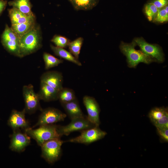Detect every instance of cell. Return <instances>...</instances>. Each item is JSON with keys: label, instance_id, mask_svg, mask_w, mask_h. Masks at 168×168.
Returning <instances> with one entry per match:
<instances>
[{"label": "cell", "instance_id": "14", "mask_svg": "<svg viewBox=\"0 0 168 168\" xmlns=\"http://www.w3.org/2000/svg\"><path fill=\"white\" fill-rule=\"evenodd\" d=\"M63 81L62 73L55 71L44 72L40 77V82L46 83L59 91L63 87Z\"/></svg>", "mask_w": 168, "mask_h": 168}, {"label": "cell", "instance_id": "13", "mask_svg": "<svg viewBox=\"0 0 168 168\" xmlns=\"http://www.w3.org/2000/svg\"><path fill=\"white\" fill-rule=\"evenodd\" d=\"M24 109L21 111L13 110L7 121L8 125L13 130L17 129L25 130L29 128V124L25 118Z\"/></svg>", "mask_w": 168, "mask_h": 168}, {"label": "cell", "instance_id": "10", "mask_svg": "<svg viewBox=\"0 0 168 168\" xmlns=\"http://www.w3.org/2000/svg\"><path fill=\"white\" fill-rule=\"evenodd\" d=\"M38 121L32 128L41 125L53 124L63 121L66 117V114L60 110L53 107H48L41 111Z\"/></svg>", "mask_w": 168, "mask_h": 168}, {"label": "cell", "instance_id": "1", "mask_svg": "<svg viewBox=\"0 0 168 168\" xmlns=\"http://www.w3.org/2000/svg\"><path fill=\"white\" fill-rule=\"evenodd\" d=\"M42 35L40 26L35 25L23 35L20 40V58L32 54L42 47Z\"/></svg>", "mask_w": 168, "mask_h": 168}, {"label": "cell", "instance_id": "5", "mask_svg": "<svg viewBox=\"0 0 168 168\" xmlns=\"http://www.w3.org/2000/svg\"><path fill=\"white\" fill-rule=\"evenodd\" d=\"M22 93L25 102L26 113L33 114L38 110H42L40 103V99L34 91V86L31 84L23 86Z\"/></svg>", "mask_w": 168, "mask_h": 168}, {"label": "cell", "instance_id": "32", "mask_svg": "<svg viewBox=\"0 0 168 168\" xmlns=\"http://www.w3.org/2000/svg\"><path fill=\"white\" fill-rule=\"evenodd\" d=\"M7 4V0H0V16L6 8Z\"/></svg>", "mask_w": 168, "mask_h": 168}, {"label": "cell", "instance_id": "16", "mask_svg": "<svg viewBox=\"0 0 168 168\" xmlns=\"http://www.w3.org/2000/svg\"><path fill=\"white\" fill-rule=\"evenodd\" d=\"M11 25L20 24L36 20L35 16H29L12 7L8 10Z\"/></svg>", "mask_w": 168, "mask_h": 168}, {"label": "cell", "instance_id": "19", "mask_svg": "<svg viewBox=\"0 0 168 168\" xmlns=\"http://www.w3.org/2000/svg\"><path fill=\"white\" fill-rule=\"evenodd\" d=\"M50 47L54 54L60 58L75 63L76 65L81 66V63L70 52L66 50L63 48L54 46L52 44L50 45Z\"/></svg>", "mask_w": 168, "mask_h": 168}, {"label": "cell", "instance_id": "23", "mask_svg": "<svg viewBox=\"0 0 168 168\" xmlns=\"http://www.w3.org/2000/svg\"><path fill=\"white\" fill-rule=\"evenodd\" d=\"M83 41V38L79 37L72 41H70L68 46L70 52L77 59L79 58Z\"/></svg>", "mask_w": 168, "mask_h": 168}, {"label": "cell", "instance_id": "29", "mask_svg": "<svg viewBox=\"0 0 168 168\" xmlns=\"http://www.w3.org/2000/svg\"><path fill=\"white\" fill-rule=\"evenodd\" d=\"M156 128H168V112H167L162 117L154 123Z\"/></svg>", "mask_w": 168, "mask_h": 168}, {"label": "cell", "instance_id": "7", "mask_svg": "<svg viewBox=\"0 0 168 168\" xmlns=\"http://www.w3.org/2000/svg\"><path fill=\"white\" fill-rule=\"evenodd\" d=\"M80 134L70 139L66 142L89 144L102 139L107 133L101 130L99 126H95L81 132Z\"/></svg>", "mask_w": 168, "mask_h": 168}, {"label": "cell", "instance_id": "24", "mask_svg": "<svg viewBox=\"0 0 168 168\" xmlns=\"http://www.w3.org/2000/svg\"><path fill=\"white\" fill-rule=\"evenodd\" d=\"M43 58L45 64V68L46 70L57 66L63 62L62 59L58 58L46 52L43 53Z\"/></svg>", "mask_w": 168, "mask_h": 168}, {"label": "cell", "instance_id": "18", "mask_svg": "<svg viewBox=\"0 0 168 168\" xmlns=\"http://www.w3.org/2000/svg\"><path fill=\"white\" fill-rule=\"evenodd\" d=\"M8 3L9 6L29 16L34 15L31 10L32 5L30 0H13Z\"/></svg>", "mask_w": 168, "mask_h": 168}, {"label": "cell", "instance_id": "22", "mask_svg": "<svg viewBox=\"0 0 168 168\" xmlns=\"http://www.w3.org/2000/svg\"><path fill=\"white\" fill-rule=\"evenodd\" d=\"M76 98L74 91L71 89L63 87L59 92L58 100L61 104L69 102Z\"/></svg>", "mask_w": 168, "mask_h": 168}, {"label": "cell", "instance_id": "21", "mask_svg": "<svg viewBox=\"0 0 168 168\" xmlns=\"http://www.w3.org/2000/svg\"><path fill=\"white\" fill-rule=\"evenodd\" d=\"M77 10H88L96 6L99 0H69Z\"/></svg>", "mask_w": 168, "mask_h": 168}, {"label": "cell", "instance_id": "20", "mask_svg": "<svg viewBox=\"0 0 168 168\" xmlns=\"http://www.w3.org/2000/svg\"><path fill=\"white\" fill-rule=\"evenodd\" d=\"M36 24V20L20 24L11 25V28L20 39Z\"/></svg>", "mask_w": 168, "mask_h": 168}, {"label": "cell", "instance_id": "25", "mask_svg": "<svg viewBox=\"0 0 168 168\" xmlns=\"http://www.w3.org/2000/svg\"><path fill=\"white\" fill-rule=\"evenodd\" d=\"M158 9L153 5L147 3L144 6L143 11L148 20L153 22L156 16Z\"/></svg>", "mask_w": 168, "mask_h": 168}, {"label": "cell", "instance_id": "8", "mask_svg": "<svg viewBox=\"0 0 168 168\" xmlns=\"http://www.w3.org/2000/svg\"><path fill=\"white\" fill-rule=\"evenodd\" d=\"M95 126H96L88 119L87 116H85L72 119L71 122L66 125H58L57 131L62 137L64 135L68 136L74 132H80Z\"/></svg>", "mask_w": 168, "mask_h": 168}, {"label": "cell", "instance_id": "3", "mask_svg": "<svg viewBox=\"0 0 168 168\" xmlns=\"http://www.w3.org/2000/svg\"><path fill=\"white\" fill-rule=\"evenodd\" d=\"M58 126L53 124L41 125L35 129L29 127L24 130L28 135L35 139L38 144L41 146L47 141L61 138V137L58 132Z\"/></svg>", "mask_w": 168, "mask_h": 168}, {"label": "cell", "instance_id": "15", "mask_svg": "<svg viewBox=\"0 0 168 168\" xmlns=\"http://www.w3.org/2000/svg\"><path fill=\"white\" fill-rule=\"evenodd\" d=\"M59 91L46 83L40 82L37 94L40 100L49 102L58 100Z\"/></svg>", "mask_w": 168, "mask_h": 168}, {"label": "cell", "instance_id": "31", "mask_svg": "<svg viewBox=\"0 0 168 168\" xmlns=\"http://www.w3.org/2000/svg\"><path fill=\"white\" fill-rule=\"evenodd\" d=\"M157 131L161 138L164 141H168V128H157Z\"/></svg>", "mask_w": 168, "mask_h": 168}, {"label": "cell", "instance_id": "2", "mask_svg": "<svg viewBox=\"0 0 168 168\" xmlns=\"http://www.w3.org/2000/svg\"><path fill=\"white\" fill-rule=\"evenodd\" d=\"M137 46L133 40L130 43H126L121 41L119 48L121 52L125 56L128 66L134 68L140 63L149 64L153 62H156L153 58L145 54L141 50L135 49Z\"/></svg>", "mask_w": 168, "mask_h": 168}, {"label": "cell", "instance_id": "6", "mask_svg": "<svg viewBox=\"0 0 168 168\" xmlns=\"http://www.w3.org/2000/svg\"><path fill=\"white\" fill-rule=\"evenodd\" d=\"M20 40L19 37L11 27L6 24L1 35V43L9 53L19 57H20Z\"/></svg>", "mask_w": 168, "mask_h": 168}, {"label": "cell", "instance_id": "30", "mask_svg": "<svg viewBox=\"0 0 168 168\" xmlns=\"http://www.w3.org/2000/svg\"><path fill=\"white\" fill-rule=\"evenodd\" d=\"M147 3L152 4L160 9L168 5V0H148Z\"/></svg>", "mask_w": 168, "mask_h": 168}, {"label": "cell", "instance_id": "28", "mask_svg": "<svg viewBox=\"0 0 168 168\" xmlns=\"http://www.w3.org/2000/svg\"><path fill=\"white\" fill-rule=\"evenodd\" d=\"M51 41L56 46L64 48L68 47L70 41L64 36L59 35H55L52 39Z\"/></svg>", "mask_w": 168, "mask_h": 168}, {"label": "cell", "instance_id": "12", "mask_svg": "<svg viewBox=\"0 0 168 168\" xmlns=\"http://www.w3.org/2000/svg\"><path fill=\"white\" fill-rule=\"evenodd\" d=\"M83 101L87 112V119L96 126H99L100 109L97 101L93 97L88 96H84Z\"/></svg>", "mask_w": 168, "mask_h": 168}, {"label": "cell", "instance_id": "11", "mask_svg": "<svg viewBox=\"0 0 168 168\" xmlns=\"http://www.w3.org/2000/svg\"><path fill=\"white\" fill-rule=\"evenodd\" d=\"M30 142V137L25 132H22L20 129L13 130L11 136L10 149L18 152H23Z\"/></svg>", "mask_w": 168, "mask_h": 168}, {"label": "cell", "instance_id": "26", "mask_svg": "<svg viewBox=\"0 0 168 168\" xmlns=\"http://www.w3.org/2000/svg\"><path fill=\"white\" fill-rule=\"evenodd\" d=\"M168 21V5L158 9L156 16L153 22L157 24L166 23Z\"/></svg>", "mask_w": 168, "mask_h": 168}, {"label": "cell", "instance_id": "17", "mask_svg": "<svg viewBox=\"0 0 168 168\" xmlns=\"http://www.w3.org/2000/svg\"><path fill=\"white\" fill-rule=\"evenodd\" d=\"M61 104L71 120L85 116L80 107L77 98L69 102Z\"/></svg>", "mask_w": 168, "mask_h": 168}, {"label": "cell", "instance_id": "9", "mask_svg": "<svg viewBox=\"0 0 168 168\" xmlns=\"http://www.w3.org/2000/svg\"><path fill=\"white\" fill-rule=\"evenodd\" d=\"M133 40L143 52L154 59L157 62L162 63L164 61V54L159 45L149 43L142 37L135 38Z\"/></svg>", "mask_w": 168, "mask_h": 168}, {"label": "cell", "instance_id": "27", "mask_svg": "<svg viewBox=\"0 0 168 168\" xmlns=\"http://www.w3.org/2000/svg\"><path fill=\"white\" fill-rule=\"evenodd\" d=\"M167 112V109L163 107L155 108L150 111L149 117L151 120L154 123L161 119Z\"/></svg>", "mask_w": 168, "mask_h": 168}, {"label": "cell", "instance_id": "4", "mask_svg": "<svg viewBox=\"0 0 168 168\" xmlns=\"http://www.w3.org/2000/svg\"><path fill=\"white\" fill-rule=\"evenodd\" d=\"M64 142L60 138L53 139L45 142L41 146L42 156L49 164L57 161L61 156V146Z\"/></svg>", "mask_w": 168, "mask_h": 168}]
</instances>
